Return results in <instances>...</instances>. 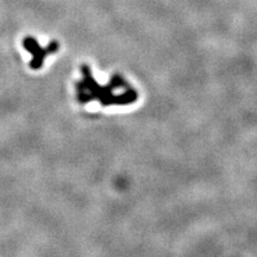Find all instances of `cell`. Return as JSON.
Here are the masks:
<instances>
[{
  "mask_svg": "<svg viewBox=\"0 0 257 257\" xmlns=\"http://www.w3.org/2000/svg\"><path fill=\"white\" fill-rule=\"evenodd\" d=\"M23 46L25 50H28L29 53H31L32 60L30 62V67L32 69H40L43 64V61L46 59L47 55H50V54L56 53L59 50V42L53 41L49 46L46 48H42L40 43L36 41V38L32 36H27L23 41Z\"/></svg>",
  "mask_w": 257,
  "mask_h": 257,
  "instance_id": "1",
  "label": "cell"
}]
</instances>
